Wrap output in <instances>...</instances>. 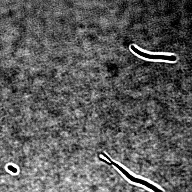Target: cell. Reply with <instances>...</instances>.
Masks as SVG:
<instances>
[{"instance_id": "1", "label": "cell", "mask_w": 192, "mask_h": 192, "mask_svg": "<svg viewBox=\"0 0 192 192\" xmlns=\"http://www.w3.org/2000/svg\"><path fill=\"white\" fill-rule=\"evenodd\" d=\"M130 48L131 50L138 55L149 59L173 61H175L177 59L176 56L174 55L169 56L148 54L139 49L137 47L133 45H131Z\"/></svg>"}, {"instance_id": "2", "label": "cell", "mask_w": 192, "mask_h": 192, "mask_svg": "<svg viewBox=\"0 0 192 192\" xmlns=\"http://www.w3.org/2000/svg\"><path fill=\"white\" fill-rule=\"evenodd\" d=\"M8 169L14 173H16L17 171V169L12 166L8 167Z\"/></svg>"}]
</instances>
